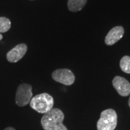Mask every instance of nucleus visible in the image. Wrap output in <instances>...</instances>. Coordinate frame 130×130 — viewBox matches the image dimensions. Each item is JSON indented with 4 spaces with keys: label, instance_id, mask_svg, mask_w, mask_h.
<instances>
[{
    "label": "nucleus",
    "instance_id": "1",
    "mask_svg": "<svg viewBox=\"0 0 130 130\" xmlns=\"http://www.w3.org/2000/svg\"><path fill=\"white\" fill-rule=\"evenodd\" d=\"M64 114L59 108H52L41 118L42 127L44 130H68L64 125Z\"/></svg>",
    "mask_w": 130,
    "mask_h": 130
},
{
    "label": "nucleus",
    "instance_id": "2",
    "mask_svg": "<svg viewBox=\"0 0 130 130\" xmlns=\"http://www.w3.org/2000/svg\"><path fill=\"white\" fill-rule=\"evenodd\" d=\"M54 104V98L46 93H41L32 97L30 102V106L33 110L43 114H45L51 110Z\"/></svg>",
    "mask_w": 130,
    "mask_h": 130
},
{
    "label": "nucleus",
    "instance_id": "3",
    "mask_svg": "<svg viewBox=\"0 0 130 130\" xmlns=\"http://www.w3.org/2000/svg\"><path fill=\"white\" fill-rule=\"evenodd\" d=\"M117 113L113 109H106L101 113L100 119L97 122V129L114 130L117 125Z\"/></svg>",
    "mask_w": 130,
    "mask_h": 130
},
{
    "label": "nucleus",
    "instance_id": "4",
    "mask_svg": "<svg viewBox=\"0 0 130 130\" xmlns=\"http://www.w3.org/2000/svg\"><path fill=\"white\" fill-rule=\"evenodd\" d=\"M32 98V86L29 84H21L18 88L15 102L18 106L23 107L30 103Z\"/></svg>",
    "mask_w": 130,
    "mask_h": 130
},
{
    "label": "nucleus",
    "instance_id": "5",
    "mask_svg": "<svg viewBox=\"0 0 130 130\" xmlns=\"http://www.w3.org/2000/svg\"><path fill=\"white\" fill-rule=\"evenodd\" d=\"M52 78L57 83L70 86L74 83L75 76L73 72L68 69H59L53 72Z\"/></svg>",
    "mask_w": 130,
    "mask_h": 130
},
{
    "label": "nucleus",
    "instance_id": "6",
    "mask_svg": "<svg viewBox=\"0 0 130 130\" xmlns=\"http://www.w3.org/2000/svg\"><path fill=\"white\" fill-rule=\"evenodd\" d=\"M112 84L117 93L121 96L126 97L130 95V83L125 78L120 76H116L112 80Z\"/></svg>",
    "mask_w": 130,
    "mask_h": 130
},
{
    "label": "nucleus",
    "instance_id": "7",
    "mask_svg": "<svg viewBox=\"0 0 130 130\" xmlns=\"http://www.w3.org/2000/svg\"><path fill=\"white\" fill-rule=\"evenodd\" d=\"M28 46L25 43H20L8 51L7 54V59L11 63H16L20 61L26 54Z\"/></svg>",
    "mask_w": 130,
    "mask_h": 130
},
{
    "label": "nucleus",
    "instance_id": "8",
    "mask_svg": "<svg viewBox=\"0 0 130 130\" xmlns=\"http://www.w3.org/2000/svg\"><path fill=\"white\" fill-rule=\"evenodd\" d=\"M124 34V29L122 26H116L111 29L105 38V43L107 46H112L118 42Z\"/></svg>",
    "mask_w": 130,
    "mask_h": 130
},
{
    "label": "nucleus",
    "instance_id": "9",
    "mask_svg": "<svg viewBox=\"0 0 130 130\" xmlns=\"http://www.w3.org/2000/svg\"><path fill=\"white\" fill-rule=\"evenodd\" d=\"M88 0H68L67 6L71 12H78L83 8Z\"/></svg>",
    "mask_w": 130,
    "mask_h": 130
},
{
    "label": "nucleus",
    "instance_id": "10",
    "mask_svg": "<svg viewBox=\"0 0 130 130\" xmlns=\"http://www.w3.org/2000/svg\"><path fill=\"white\" fill-rule=\"evenodd\" d=\"M120 68L126 74H130V56H124L120 61Z\"/></svg>",
    "mask_w": 130,
    "mask_h": 130
},
{
    "label": "nucleus",
    "instance_id": "11",
    "mask_svg": "<svg viewBox=\"0 0 130 130\" xmlns=\"http://www.w3.org/2000/svg\"><path fill=\"white\" fill-rule=\"evenodd\" d=\"M11 28V22L5 17H0V32H6Z\"/></svg>",
    "mask_w": 130,
    "mask_h": 130
},
{
    "label": "nucleus",
    "instance_id": "12",
    "mask_svg": "<svg viewBox=\"0 0 130 130\" xmlns=\"http://www.w3.org/2000/svg\"><path fill=\"white\" fill-rule=\"evenodd\" d=\"M5 130H15L14 128H12V127H7Z\"/></svg>",
    "mask_w": 130,
    "mask_h": 130
},
{
    "label": "nucleus",
    "instance_id": "13",
    "mask_svg": "<svg viewBox=\"0 0 130 130\" xmlns=\"http://www.w3.org/2000/svg\"><path fill=\"white\" fill-rule=\"evenodd\" d=\"M2 38H3L2 35V34H0V41H1V40H2Z\"/></svg>",
    "mask_w": 130,
    "mask_h": 130
},
{
    "label": "nucleus",
    "instance_id": "14",
    "mask_svg": "<svg viewBox=\"0 0 130 130\" xmlns=\"http://www.w3.org/2000/svg\"><path fill=\"white\" fill-rule=\"evenodd\" d=\"M128 104H129V106L130 107V98H129V101H128Z\"/></svg>",
    "mask_w": 130,
    "mask_h": 130
}]
</instances>
